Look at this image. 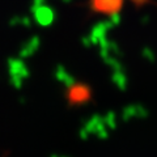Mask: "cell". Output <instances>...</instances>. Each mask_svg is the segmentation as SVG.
<instances>
[{
	"label": "cell",
	"instance_id": "cell-1",
	"mask_svg": "<svg viewBox=\"0 0 157 157\" xmlns=\"http://www.w3.org/2000/svg\"><path fill=\"white\" fill-rule=\"evenodd\" d=\"M124 0H90V9L93 12L113 16L117 14L123 7Z\"/></svg>",
	"mask_w": 157,
	"mask_h": 157
},
{
	"label": "cell",
	"instance_id": "cell-2",
	"mask_svg": "<svg viewBox=\"0 0 157 157\" xmlns=\"http://www.w3.org/2000/svg\"><path fill=\"white\" fill-rule=\"evenodd\" d=\"M71 104H82L90 98V90L86 85H75L68 93Z\"/></svg>",
	"mask_w": 157,
	"mask_h": 157
},
{
	"label": "cell",
	"instance_id": "cell-3",
	"mask_svg": "<svg viewBox=\"0 0 157 157\" xmlns=\"http://www.w3.org/2000/svg\"><path fill=\"white\" fill-rule=\"evenodd\" d=\"M131 2L134 3L136 7H143V6H145V4H149L151 0H131Z\"/></svg>",
	"mask_w": 157,
	"mask_h": 157
}]
</instances>
